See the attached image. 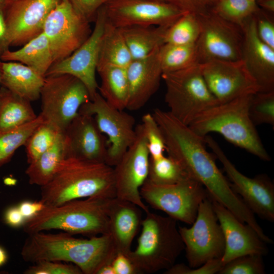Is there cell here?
Segmentation results:
<instances>
[{
    "mask_svg": "<svg viewBox=\"0 0 274 274\" xmlns=\"http://www.w3.org/2000/svg\"><path fill=\"white\" fill-rule=\"evenodd\" d=\"M152 114L163 134L168 155L176 160L191 178L200 183L214 200L238 219L246 218L249 209L232 190L229 181L206 150L204 139L169 111L157 108Z\"/></svg>",
    "mask_w": 274,
    "mask_h": 274,
    "instance_id": "obj_1",
    "label": "cell"
},
{
    "mask_svg": "<svg viewBox=\"0 0 274 274\" xmlns=\"http://www.w3.org/2000/svg\"><path fill=\"white\" fill-rule=\"evenodd\" d=\"M117 253L107 234L79 238L65 232L44 231L28 234L21 251L26 262H69L77 266L84 274H96L101 266L111 263Z\"/></svg>",
    "mask_w": 274,
    "mask_h": 274,
    "instance_id": "obj_2",
    "label": "cell"
},
{
    "mask_svg": "<svg viewBox=\"0 0 274 274\" xmlns=\"http://www.w3.org/2000/svg\"><path fill=\"white\" fill-rule=\"evenodd\" d=\"M41 187V200L48 206L91 197H116L113 167L73 157L64 159L52 179Z\"/></svg>",
    "mask_w": 274,
    "mask_h": 274,
    "instance_id": "obj_3",
    "label": "cell"
},
{
    "mask_svg": "<svg viewBox=\"0 0 274 274\" xmlns=\"http://www.w3.org/2000/svg\"><path fill=\"white\" fill-rule=\"evenodd\" d=\"M253 94L218 104L201 113L188 126L203 139L209 133H218L233 145L269 161L270 157L249 113Z\"/></svg>",
    "mask_w": 274,
    "mask_h": 274,
    "instance_id": "obj_4",
    "label": "cell"
},
{
    "mask_svg": "<svg viewBox=\"0 0 274 274\" xmlns=\"http://www.w3.org/2000/svg\"><path fill=\"white\" fill-rule=\"evenodd\" d=\"M91 197L45 207L22 226L28 234L53 229L88 237L108 234L110 199Z\"/></svg>",
    "mask_w": 274,
    "mask_h": 274,
    "instance_id": "obj_5",
    "label": "cell"
},
{
    "mask_svg": "<svg viewBox=\"0 0 274 274\" xmlns=\"http://www.w3.org/2000/svg\"><path fill=\"white\" fill-rule=\"evenodd\" d=\"M177 222L150 211L146 213L137 246L127 255L138 274L165 271L175 264L185 247Z\"/></svg>",
    "mask_w": 274,
    "mask_h": 274,
    "instance_id": "obj_6",
    "label": "cell"
},
{
    "mask_svg": "<svg viewBox=\"0 0 274 274\" xmlns=\"http://www.w3.org/2000/svg\"><path fill=\"white\" fill-rule=\"evenodd\" d=\"M166 86L165 101L169 112L189 125L199 115L219 104L210 91L199 63L162 75Z\"/></svg>",
    "mask_w": 274,
    "mask_h": 274,
    "instance_id": "obj_7",
    "label": "cell"
},
{
    "mask_svg": "<svg viewBox=\"0 0 274 274\" xmlns=\"http://www.w3.org/2000/svg\"><path fill=\"white\" fill-rule=\"evenodd\" d=\"M40 98L39 115L61 132L78 114L81 106L91 100L84 84L68 74L46 76Z\"/></svg>",
    "mask_w": 274,
    "mask_h": 274,
    "instance_id": "obj_8",
    "label": "cell"
},
{
    "mask_svg": "<svg viewBox=\"0 0 274 274\" xmlns=\"http://www.w3.org/2000/svg\"><path fill=\"white\" fill-rule=\"evenodd\" d=\"M140 192L151 208L187 224L194 222L200 203L210 195L200 183L191 178L168 185H155L147 179Z\"/></svg>",
    "mask_w": 274,
    "mask_h": 274,
    "instance_id": "obj_9",
    "label": "cell"
},
{
    "mask_svg": "<svg viewBox=\"0 0 274 274\" xmlns=\"http://www.w3.org/2000/svg\"><path fill=\"white\" fill-rule=\"evenodd\" d=\"M192 225L190 228L178 227L188 266L195 268L221 258L225 250L224 237L210 195L200 203Z\"/></svg>",
    "mask_w": 274,
    "mask_h": 274,
    "instance_id": "obj_10",
    "label": "cell"
},
{
    "mask_svg": "<svg viewBox=\"0 0 274 274\" xmlns=\"http://www.w3.org/2000/svg\"><path fill=\"white\" fill-rule=\"evenodd\" d=\"M79 113L93 116L99 129L107 139L106 163L114 167L135 139L134 117L111 106L98 92L81 106Z\"/></svg>",
    "mask_w": 274,
    "mask_h": 274,
    "instance_id": "obj_11",
    "label": "cell"
},
{
    "mask_svg": "<svg viewBox=\"0 0 274 274\" xmlns=\"http://www.w3.org/2000/svg\"><path fill=\"white\" fill-rule=\"evenodd\" d=\"M90 23L67 0H61L56 5L43 28L54 63L70 56L87 40L92 32Z\"/></svg>",
    "mask_w": 274,
    "mask_h": 274,
    "instance_id": "obj_12",
    "label": "cell"
},
{
    "mask_svg": "<svg viewBox=\"0 0 274 274\" xmlns=\"http://www.w3.org/2000/svg\"><path fill=\"white\" fill-rule=\"evenodd\" d=\"M204 143L223 165L232 190L254 214L263 220L274 221V185L265 175L249 178L242 174L226 156L216 141L206 135Z\"/></svg>",
    "mask_w": 274,
    "mask_h": 274,
    "instance_id": "obj_13",
    "label": "cell"
},
{
    "mask_svg": "<svg viewBox=\"0 0 274 274\" xmlns=\"http://www.w3.org/2000/svg\"><path fill=\"white\" fill-rule=\"evenodd\" d=\"M201 31L196 43L199 64L242 58L243 29L221 18L211 9L197 14Z\"/></svg>",
    "mask_w": 274,
    "mask_h": 274,
    "instance_id": "obj_14",
    "label": "cell"
},
{
    "mask_svg": "<svg viewBox=\"0 0 274 274\" xmlns=\"http://www.w3.org/2000/svg\"><path fill=\"white\" fill-rule=\"evenodd\" d=\"M102 8L106 20L113 26H170L187 12L167 1L109 0Z\"/></svg>",
    "mask_w": 274,
    "mask_h": 274,
    "instance_id": "obj_15",
    "label": "cell"
},
{
    "mask_svg": "<svg viewBox=\"0 0 274 274\" xmlns=\"http://www.w3.org/2000/svg\"><path fill=\"white\" fill-rule=\"evenodd\" d=\"M150 155L143 127L136 126V138L114 166L116 197L130 201L146 213L149 211L140 195L148 176Z\"/></svg>",
    "mask_w": 274,
    "mask_h": 274,
    "instance_id": "obj_16",
    "label": "cell"
},
{
    "mask_svg": "<svg viewBox=\"0 0 274 274\" xmlns=\"http://www.w3.org/2000/svg\"><path fill=\"white\" fill-rule=\"evenodd\" d=\"M94 22V28L87 40L70 56L54 63L45 76L68 74L75 77L86 86L91 99L98 92L99 87L95 73L106 22L102 6Z\"/></svg>",
    "mask_w": 274,
    "mask_h": 274,
    "instance_id": "obj_17",
    "label": "cell"
},
{
    "mask_svg": "<svg viewBox=\"0 0 274 274\" xmlns=\"http://www.w3.org/2000/svg\"><path fill=\"white\" fill-rule=\"evenodd\" d=\"M200 65L206 83L219 104L259 91L242 59L212 60Z\"/></svg>",
    "mask_w": 274,
    "mask_h": 274,
    "instance_id": "obj_18",
    "label": "cell"
},
{
    "mask_svg": "<svg viewBox=\"0 0 274 274\" xmlns=\"http://www.w3.org/2000/svg\"><path fill=\"white\" fill-rule=\"evenodd\" d=\"M61 0H9L4 8L10 46H22L43 31L51 11Z\"/></svg>",
    "mask_w": 274,
    "mask_h": 274,
    "instance_id": "obj_19",
    "label": "cell"
},
{
    "mask_svg": "<svg viewBox=\"0 0 274 274\" xmlns=\"http://www.w3.org/2000/svg\"><path fill=\"white\" fill-rule=\"evenodd\" d=\"M63 133L66 157L106 163L107 139L99 129L93 116L79 113Z\"/></svg>",
    "mask_w": 274,
    "mask_h": 274,
    "instance_id": "obj_20",
    "label": "cell"
},
{
    "mask_svg": "<svg viewBox=\"0 0 274 274\" xmlns=\"http://www.w3.org/2000/svg\"><path fill=\"white\" fill-rule=\"evenodd\" d=\"M212 200L224 234L225 250L221 259L225 264L246 254H267L266 243L252 227L242 222L229 210L212 198Z\"/></svg>",
    "mask_w": 274,
    "mask_h": 274,
    "instance_id": "obj_21",
    "label": "cell"
},
{
    "mask_svg": "<svg viewBox=\"0 0 274 274\" xmlns=\"http://www.w3.org/2000/svg\"><path fill=\"white\" fill-rule=\"evenodd\" d=\"M241 59L257 83L259 92L274 91V49L258 37L253 15L243 26Z\"/></svg>",
    "mask_w": 274,
    "mask_h": 274,
    "instance_id": "obj_22",
    "label": "cell"
},
{
    "mask_svg": "<svg viewBox=\"0 0 274 274\" xmlns=\"http://www.w3.org/2000/svg\"><path fill=\"white\" fill-rule=\"evenodd\" d=\"M160 47L147 57L133 60L126 68L128 84L127 109L139 110L157 90L162 75Z\"/></svg>",
    "mask_w": 274,
    "mask_h": 274,
    "instance_id": "obj_23",
    "label": "cell"
},
{
    "mask_svg": "<svg viewBox=\"0 0 274 274\" xmlns=\"http://www.w3.org/2000/svg\"><path fill=\"white\" fill-rule=\"evenodd\" d=\"M142 211L130 201L117 197L110 199L108 234L117 253L128 255L131 250L132 243L141 227Z\"/></svg>",
    "mask_w": 274,
    "mask_h": 274,
    "instance_id": "obj_24",
    "label": "cell"
},
{
    "mask_svg": "<svg viewBox=\"0 0 274 274\" xmlns=\"http://www.w3.org/2000/svg\"><path fill=\"white\" fill-rule=\"evenodd\" d=\"M45 77L30 67L15 61H3L1 85L30 101L40 97Z\"/></svg>",
    "mask_w": 274,
    "mask_h": 274,
    "instance_id": "obj_25",
    "label": "cell"
},
{
    "mask_svg": "<svg viewBox=\"0 0 274 274\" xmlns=\"http://www.w3.org/2000/svg\"><path fill=\"white\" fill-rule=\"evenodd\" d=\"M1 58L3 61H15L26 65L44 77L54 63L49 41L43 31L19 49L7 50Z\"/></svg>",
    "mask_w": 274,
    "mask_h": 274,
    "instance_id": "obj_26",
    "label": "cell"
},
{
    "mask_svg": "<svg viewBox=\"0 0 274 274\" xmlns=\"http://www.w3.org/2000/svg\"><path fill=\"white\" fill-rule=\"evenodd\" d=\"M168 27L131 26L119 28L134 60L147 57L163 45Z\"/></svg>",
    "mask_w": 274,
    "mask_h": 274,
    "instance_id": "obj_27",
    "label": "cell"
},
{
    "mask_svg": "<svg viewBox=\"0 0 274 274\" xmlns=\"http://www.w3.org/2000/svg\"><path fill=\"white\" fill-rule=\"evenodd\" d=\"M66 157L63 132L51 148L29 163L25 174L29 184L41 187L47 184L53 177L62 161Z\"/></svg>",
    "mask_w": 274,
    "mask_h": 274,
    "instance_id": "obj_28",
    "label": "cell"
},
{
    "mask_svg": "<svg viewBox=\"0 0 274 274\" xmlns=\"http://www.w3.org/2000/svg\"><path fill=\"white\" fill-rule=\"evenodd\" d=\"M100 79L99 94L113 107L120 110L126 109L128 84L125 68L107 65L96 69Z\"/></svg>",
    "mask_w": 274,
    "mask_h": 274,
    "instance_id": "obj_29",
    "label": "cell"
},
{
    "mask_svg": "<svg viewBox=\"0 0 274 274\" xmlns=\"http://www.w3.org/2000/svg\"><path fill=\"white\" fill-rule=\"evenodd\" d=\"M132 60L120 29L113 26L106 20L96 69L107 65L126 68Z\"/></svg>",
    "mask_w": 274,
    "mask_h": 274,
    "instance_id": "obj_30",
    "label": "cell"
},
{
    "mask_svg": "<svg viewBox=\"0 0 274 274\" xmlns=\"http://www.w3.org/2000/svg\"><path fill=\"white\" fill-rule=\"evenodd\" d=\"M30 101L0 87V130L17 127L35 119Z\"/></svg>",
    "mask_w": 274,
    "mask_h": 274,
    "instance_id": "obj_31",
    "label": "cell"
},
{
    "mask_svg": "<svg viewBox=\"0 0 274 274\" xmlns=\"http://www.w3.org/2000/svg\"><path fill=\"white\" fill-rule=\"evenodd\" d=\"M162 74L180 71L199 63L196 44L164 43L159 49Z\"/></svg>",
    "mask_w": 274,
    "mask_h": 274,
    "instance_id": "obj_32",
    "label": "cell"
},
{
    "mask_svg": "<svg viewBox=\"0 0 274 274\" xmlns=\"http://www.w3.org/2000/svg\"><path fill=\"white\" fill-rule=\"evenodd\" d=\"M44 122L43 118L39 115L29 122L0 130V167L10 161L16 151L24 146L34 130Z\"/></svg>",
    "mask_w": 274,
    "mask_h": 274,
    "instance_id": "obj_33",
    "label": "cell"
},
{
    "mask_svg": "<svg viewBox=\"0 0 274 274\" xmlns=\"http://www.w3.org/2000/svg\"><path fill=\"white\" fill-rule=\"evenodd\" d=\"M189 178L181 164L170 156L163 155L157 158L150 157L147 180L151 183L168 185Z\"/></svg>",
    "mask_w": 274,
    "mask_h": 274,
    "instance_id": "obj_34",
    "label": "cell"
},
{
    "mask_svg": "<svg viewBox=\"0 0 274 274\" xmlns=\"http://www.w3.org/2000/svg\"><path fill=\"white\" fill-rule=\"evenodd\" d=\"M201 31V25L195 13L187 12L167 29L164 44L189 45L197 42Z\"/></svg>",
    "mask_w": 274,
    "mask_h": 274,
    "instance_id": "obj_35",
    "label": "cell"
},
{
    "mask_svg": "<svg viewBox=\"0 0 274 274\" xmlns=\"http://www.w3.org/2000/svg\"><path fill=\"white\" fill-rule=\"evenodd\" d=\"M259 8L256 2L250 0H218L211 10L221 18L242 28L246 21Z\"/></svg>",
    "mask_w": 274,
    "mask_h": 274,
    "instance_id": "obj_36",
    "label": "cell"
},
{
    "mask_svg": "<svg viewBox=\"0 0 274 274\" xmlns=\"http://www.w3.org/2000/svg\"><path fill=\"white\" fill-rule=\"evenodd\" d=\"M62 132L48 122L40 124L24 145L27 163L33 161L51 148Z\"/></svg>",
    "mask_w": 274,
    "mask_h": 274,
    "instance_id": "obj_37",
    "label": "cell"
},
{
    "mask_svg": "<svg viewBox=\"0 0 274 274\" xmlns=\"http://www.w3.org/2000/svg\"><path fill=\"white\" fill-rule=\"evenodd\" d=\"M249 113L255 125H274V91L257 92L252 97Z\"/></svg>",
    "mask_w": 274,
    "mask_h": 274,
    "instance_id": "obj_38",
    "label": "cell"
},
{
    "mask_svg": "<svg viewBox=\"0 0 274 274\" xmlns=\"http://www.w3.org/2000/svg\"><path fill=\"white\" fill-rule=\"evenodd\" d=\"M262 256L249 254L237 257L225 263L218 274H264Z\"/></svg>",
    "mask_w": 274,
    "mask_h": 274,
    "instance_id": "obj_39",
    "label": "cell"
},
{
    "mask_svg": "<svg viewBox=\"0 0 274 274\" xmlns=\"http://www.w3.org/2000/svg\"><path fill=\"white\" fill-rule=\"evenodd\" d=\"M141 125L146 136L150 157L157 158L164 155L165 145L161 129L152 113L144 114Z\"/></svg>",
    "mask_w": 274,
    "mask_h": 274,
    "instance_id": "obj_40",
    "label": "cell"
},
{
    "mask_svg": "<svg viewBox=\"0 0 274 274\" xmlns=\"http://www.w3.org/2000/svg\"><path fill=\"white\" fill-rule=\"evenodd\" d=\"M25 274H83L76 265L60 261H40L34 263L23 272Z\"/></svg>",
    "mask_w": 274,
    "mask_h": 274,
    "instance_id": "obj_41",
    "label": "cell"
},
{
    "mask_svg": "<svg viewBox=\"0 0 274 274\" xmlns=\"http://www.w3.org/2000/svg\"><path fill=\"white\" fill-rule=\"evenodd\" d=\"M257 34L265 44L274 49V23L268 13L260 8L253 14Z\"/></svg>",
    "mask_w": 274,
    "mask_h": 274,
    "instance_id": "obj_42",
    "label": "cell"
},
{
    "mask_svg": "<svg viewBox=\"0 0 274 274\" xmlns=\"http://www.w3.org/2000/svg\"><path fill=\"white\" fill-rule=\"evenodd\" d=\"M225 263L221 258L210 260L200 266L192 268L183 263L175 264L165 270V274H215L218 273Z\"/></svg>",
    "mask_w": 274,
    "mask_h": 274,
    "instance_id": "obj_43",
    "label": "cell"
},
{
    "mask_svg": "<svg viewBox=\"0 0 274 274\" xmlns=\"http://www.w3.org/2000/svg\"><path fill=\"white\" fill-rule=\"evenodd\" d=\"M90 23L94 22L99 8L109 0H67Z\"/></svg>",
    "mask_w": 274,
    "mask_h": 274,
    "instance_id": "obj_44",
    "label": "cell"
},
{
    "mask_svg": "<svg viewBox=\"0 0 274 274\" xmlns=\"http://www.w3.org/2000/svg\"><path fill=\"white\" fill-rule=\"evenodd\" d=\"M185 12H190L196 14L206 12L212 7L209 0H169Z\"/></svg>",
    "mask_w": 274,
    "mask_h": 274,
    "instance_id": "obj_45",
    "label": "cell"
},
{
    "mask_svg": "<svg viewBox=\"0 0 274 274\" xmlns=\"http://www.w3.org/2000/svg\"><path fill=\"white\" fill-rule=\"evenodd\" d=\"M111 264L115 274H138L127 255L117 253L111 262Z\"/></svg>",
    "mask_w": 274,
    "mask_h": 274,
    "instance_id": "obj_46",
    "label": "cell"
},
{
    "mask_svg": "<svg viewBox=\"0 0 274 274\" xmlns=\"http://www.w3.org/2000/svg\"><path fill=\"white\" fill-rule=\"evenodd\" d=\"M4 220L8 226L13 228L22 227L26 221L18 206L8 208L4 213Z\"/></svg>",
    "mask_w": 274,
    "mask_h": 274,
    "instance_id": "obj_47",
    "label": "cell"
},
{
    "mask_svg": "<svg viewBox=\"0 0 274 274\" xmlns=\"http://www.w3.org/2000/svg\"><path fill=\"white\" fill-rule=\"evenodd\" d=\"M17 206L26 220L37 215L45 207L46 204L40 199L35 201L24 200Z\"/></svg>",
    "mask_w": 274,
    "mask_h": 274,
    "instance_id": "obj_48",
    "label": "cell"
},
{
    "mask_svg": "<svg viewBox=\"0 0 274 274\" xmlns=\"http://www.w3.org/2000/svg\"><path fill=\"white\" fill-rule=\"evenodd\" d=\"M4 8H0V56L10 47Z\"/></svg>",
    "mask_w": 274,
    "mask_h": 274,
    "instance_id": "obj_49",
    "label": "cell"
},
{
    "mask_svg": "<svg viewBox=\"0 0 274 274\" xmlns=\"http://www.w3.org/2000/svg\"><path fill=\"white\" fill-rule=\"evenodd\" d=\"M257 4L258 7L268 13L273 14L274 12V0H259Z\"/></svg>",
    "mask_w": 274,
    "mask_h": 274,
    "instance_id": "obj_50",
    "label": "cell"
},
{
    "mask_svg": "<svg viewBox=\"0 0 274 274\" xmlns=\"http://www.w3.org/2000/svg\"><path fill=\"white\" fill-rule=\"evenodd\" d=\"M96 274H115V273L111 263H110L101 266Z\"/></svg>",
    "mask_w": 274,
    "mask_h": 274,
    "instance_id": "obj_51",
    "label": "cell"
},
{
    "mask_svg": "<svg viewBox=\"0 0 274 274\" xmlns=\"http://www.w3.org/2000/svg\"><path fill=\"white\" fill-rule=\"evenodd\" d=\"M8 255L6 250L0 246V267L5 264L8 260Z\"/></svg>",
    "mask_w": 274,
    "mask_h": 274,
    "instance_id": "obj_52",
    "label": "cell"
},
{
    "mask_svg": "<svg viewBox=\"0 0 274 274\" xmlns=\"http://www.w3.org/2000/svg\"><path fill=\"white\" fill-rule=\"evenodd\" d=\"M9 0H0V8H5Z\"/></svg>",
    "mask_w": 274,
    "mask_h": 274,
    "instance_id": "obj_53",
    "label": "cell"
},
{
    "mask_svg": "<svg viewBox=\"0 0 274 274\" xmlns=\"http://www.w3.org/2000/svg\"><path fill=\"white\" fill-rule=\"evenodd\" d=\"M3 62V61L2 60L1 58V56H0V85H1V76H2Z\"/></svg>",
    "mask_w": 274,
    "mask_h": 274,
    "instance_id": "obj_54",
    "label": "cell"
},
{
    "mask_svg": "<svg viewBox=\"0 0 274 274\" xmlns=\"http://www.w3.org/2000/svg\"><path fill=\"white\" fill-rule=\"evenodd\" d=\"M210 3L212 4V6L218 1V0H209Z\"/></svg>",
    "mask_w": 274,
    "mask_h": 274,
    "instance_id": "obj_55",
    "label": "cell"
},
{
    "mask_svg": "<svg viewBox=\"0 0 274 274\" xmlns=\"http://www.w3.org/2000/svg\"><path fill=\"white\" fill-rule=\"evenodd\" d=\"M156 1H167V2H169V0H156Z\"/></svg>",
    "mask_w": 274,
    "mask_h": 274,
    "instance_id": "obj_56",
    "label": "cell"
},
{
    "mask_svg": "<svg viewBox=\"0 0 274 274\" xmlns=\"http://www.w3.org/2000/svg\"><path fill=\"white\" fill-rule=\"evenodd\" d=\"M250 1H253V2H257V0H250Z\"/></svg>",
    "mask_w": 274,
    "mask_h": 274,
    "instance_id": "obj_57",
    "label": "cell"
},
{
    "mask_svg": "<svg viewBox=\"0 0 274 274\" xmlns=\"http://www.w3.org/2000/svg\"><path fill=\"white\" fill-rule=\"evenodd\" d=\"M258 1H259V0H257V2Z\"/></svg>",
    "mask_w": 274,
    "mask_h": 274,
    "instance_id": "obj_58",
    "label": "cell"
}]
</instances>
